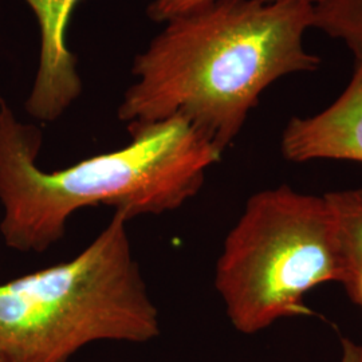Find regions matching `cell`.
<instances>
[{"label": "cell", "instance_id": "obj_7", "mask_svg": "<svg viewBox=\"0 0 362 362\" xmlns=\"http://www.w3.org/2000/svg\"><path fill=\"white\" fill-rule=\"evenodd\" d=\"M336 227L341 281L353 303L362 309V188L324 194Z\"/></svg>", "mask_w": 362, "mask_h": 362}, {"label": "cell", "instance_id": "obj_10", "mask_svg": "<svg viewBox=\"0 0 362 362\" xmlns=\"http://www.w3.org/2000/svg\"><path fill=\"white\" fill-rule=\"evenodd\" d=\"M342 353L339 362H362V345L356 344L349 338L341 339Z\"/></svg>", "mask_w": 362, "mask_h": 362}, {"label": "cell", "instance_id": "obj_4", "mask_svg": "<svg viewBox=\"0 0 362 362\" xmlns=\"http://www.w3.org/2000/svg\"><path fill=\"white\" fill-rule=\"evenodd\" d=\"M339 281L336 227L324 194L286 184L247 200L215 272L230 322L248 336L282 318L310 314L305 296Z\"/></svg>", "mask_w": 362, "mask_h": 362}, {"label": "cell", "instance_id": "obj_5", "mask_svg": "<svg viewBox=\"0 0 362 362\" xmlns=\"http://www.w3.org/2000/svg\"><path fill=\"white\" fill-rule=\"evenodd\" d=\"M282 153L293 163H362V58L356 59L349 85L333 104L315 116L288 121L282 136Z\"/></svg>", "mask_w": 362, "mask_h": 362}, {"label": "cell", "instance_id": "obj_3", "mask_svg": "<svg viewBox=\"0 0 362 362\" xmlns=\"http://www.w3.org/2000/svg\"><path fill=\"white\" fill-rule=\"evenodd\" d=\"M115 212L76 258L0 284V354L11 362H70L101 341L146 344L160 313Z\"/></svg>", "mask_w": 362, "mask_h": 362}, {"label": "cell", "instance_id": "obj_11", "mask_svg": "<svg viewBox=\"0 0 362 362\" xmlns=\"http://www.w3.org/2000/svg\"><path fill=\"white\" fill-rule=\"evenodd\" d=\"M0 362H11V361H10V360H7V358H6V357H3V356H1V354H0Z\"/></svg>", "mask_w": 362, "mask_h": 362}, {"label": "cell", "instance_id": "obj_9", "mask_svg": "<svg viewBox=\"0 0 362 362\" xmlns=\"http://www.w3.org/2000/svg\"><path fill=\"white\" fill-rule=\"evenodd\" d=\"M212 1L215 0H155L148 8V15L155 22H169L173 18L203 8L208 4H211ZM269 1H282V0H269ZM302 1H308L314 6L322 0H302Z\"/></svg>", "mask_w": 362, "mask_h": 362}, {"label": "cell", "instance_id": "obj_1", "mask_svg": "<svg viewBox=\"0 0 362 362\" xmlns=\"http://www.w3.org/2000/svg\"><path fill=\"white\" fill-rule=\"evenodd\" d=\"M313 21V4L302 0H215L170 19L136 58L139 82L118 118L132 125L181 117L224 152L262 91L320 66L302 43Z\"/></svg>", "mask_w": 362, "mask_h": 362}, {"label": "cell", "instance_id": "obj_8", "mask_svg": "<svg viewBox=\"0 0 362 362\" xmlns=\"http://www.w3.org/2000/svg\"><path fill=\"white\" fill-rule=\"evenodd\" d=\"M313 27L346 43L362 58V0H322L313 6Z\"/></svg>", "mask_w": 362, "mask_h": 362}, {"label": "cell", "instance_id": "obj_2", "mask_svg": "<svg viewBox=\"0 0 362 362\" xmlns=\"http://www.w3.org/2000/svg\"><path fill=\"white\" fill-rule=\"evenodd\" d=\"M122 149L46 172L37 157L42 132L21 122L0 97V233L19 252H45L82 208H115L128 219L161 215L202 189L223 152L181 117L128 125Z\"/></svg>", "mask_w": 362, "mask_h": 362}, {"label": "cell", "instance_id": "obj_6", "mask_svg": "<svg viewBox=\"0 0 362 362\" xmlns=\"http://www.w3.org/2000/svg\"><path fill=\"white\" fill-rule=\"evenodd\" d=\"M38 19L40 59L34 88L26 103L27 113L52 122L65 113L81 91L76 59L66 47L65 33L79 0H25Z\"/></svg>", "mask_w": 362, "mask_h": 362}]
</instances>
